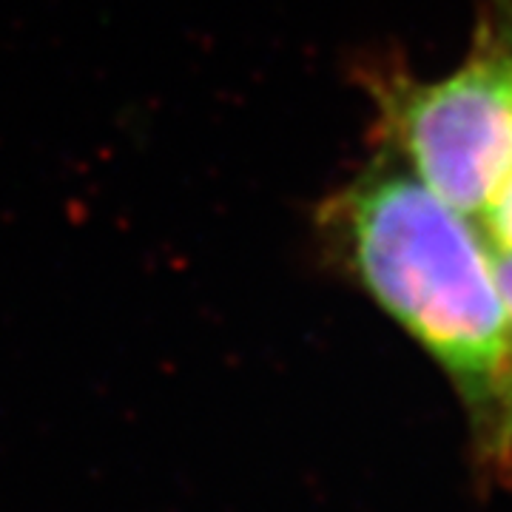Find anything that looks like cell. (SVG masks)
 <instances>
[{"instance_id":"obj_5","label":"cell","mask_w":512,"mask_h":512,"mask_svg":"<svg viewBox=\"0 0 512 512\" xmlns=\"http://www.w3.org/2000/svg\"><path fill=\"white\" fill-rule=\"evenodd\" d=\"M493 248V245H490ZM493 259H495V274H498V282H501V293L507 299V308H510L512 316V254L507 251H495L493 248ZM512 458V419H510V430H507V461Z\"/></svg>"},{"instance_id":"obj_3","label":"cell","mask_w":512,"mask_h":512,"mask_svg":"<svg viewBox=\"0 0 512 512\" xmlns=\"http://www.w3.org/2000/svg\"><path fill=\"white\" fill-rule=\"evenodd\" d=\"M476 222L495 251L512 254V174L510 180L498 188L493 202L484 208V214Z\"/></svg>"},{"instance_id":"obj_2","label":"cell","mask_w":512,"mask_h":512,"mask_svg":"<svg viewBox=\"0 0 512 512\" xmlns=\"http://www.w3.org/2000/svg\"><path fill=\"white\" fill-rule=\"evenodd\" d=\"M387 154L458 214L478 220L512 174V63L481 23L476 49L441 80L367 74Z\"/></svg>"},{"instance_id":"obj_4","label":"cell","mask_w":512,"mask_h":512,"mask_svg":"<svg viewBox=\"0 0 512 512\" xmlns=\"http://www.w3.org/2000/svg\"><path fill=\"white\" fill-rule=\"evenodd\" d=\"M484 23H487V29L493 32L495 40L501 43V49L507 52L512 63V3H507V0L495 3L493 15L484 20Z\"/></svg>"},{"instance_id":"obj_1","label":"cell","mask_w":512,"mask_h":512,"mask_svg":"<svg viewBox=\"0 0 512 512\" xmlns=\"http://www.w3.org/2000/svg\"><path fill=\"white\" fill-rule=\"evenodd\" d=\"M325 251L444 370L478 453L507 461L512 419V316L493 248L384 154L319 205Z\"/></svg>"}]
</instances>
